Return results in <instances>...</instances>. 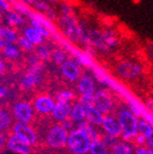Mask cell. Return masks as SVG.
<instances>
[{
  "label": "cell",
  "mask_w": 153,
  "mask_h": 154,
  "mask_svg": "<svg viewBox=\"0 0 153 154\" xmlns=\"http://www.w3.org/2000/svg\"><path fill=\"white\" fill-rule=\"evenodd\" d=\"M60 73L67 82H78L81 76V66L74 59H67L62 65H60Z\"/></svg>",
  "instance_id": "obj_11"
},
{
  "label": "cell",
  "mask_w": 153,
  "mask_h": 154,
  "mask_svg": "<svg viewBox=\"0 0 153 154\" xmlns=\"http://www.w3.org/2000/svg\"><path fill=\"white\" fill-rule=\"evenodd\" d=\"M5 71V62L3 60V58H1V60H0V72H1V74H3Z\"/></svg>",
  "instance_id": "obj_43"
},
{
  "label": "cell",
  "mask_w": 153,
  "mask_h": 154,
  "mask_svg": "<svg viewBox=\"0 0 153 154\" xmlns=\"http://www.w3.org/2000/svg\"><path fill=\"white\" fill-rule=\"evenodd\" d=\"M47 1L50 3V5H55V3L60 2V1H61V0H47Z\"/></svg>",
  "instance_id": "obj_44"
},
{
  "label": "cell",
  "mask_w": 153,
  "mask_h": 154,
  "mask_svg": "<svg viewBox=\"0 0 153 154\" xmlns=\"http://www.w3.org/2000/svg\"><path fill=\"white\" fill-rule=\"evenodd\" d=\"M104 33V42H105L106 46H107L109 49L111 48H116L119 45V40H118V36L116 34V32L111 29H106L103 31Z\"/></svg>",
  "instance_id": "obj_28"
},
{
  "label": "cell",
  "mask_w": 153,
  "mask_h": 154,
  "mask_svg": "<svg viewBox=\"0 0 153 154\" xmlns=\"http://www.w3.org/2000/svg\"><path fill=\"white\" fill-rule=\"evenodd\" d=\"M135 154H153V149L150 147H137L135 150Z\"/></svg>",
  "instance_id": "obj_37"
},
{
  "label": "cell",
  "mask_w": 153,
  "mask_h": 154,
  "mask_svg": "<svg viewBox=\"0 0 153 154\" xmlns=\"http://www.w3.org/2000/svg\"><path fill=\"white\" fill-rule=\"evenodd\" d=\"M8 138H9V136H7V135L5 134V132H1V134H0V146H1V147L7 146Z\"/></svg>",
  "instance_id": "obj_42"
},
{
  "label": "cell",
  "mask_w": 153,
  "mask_h": 154,
  "mask_svg": "<svg viewBox=\"0 0 153 154\" xmlns=\"http://www.w3.org/2000/svg\"><path fill=\"white\" fill-rule=\"evenodd\" d=\"M76 128L84 131L89 137H90V139L92 140V141H93V140L101 139V136H102V135L100 134V131L98 130V128H96L95 125L87 122L86 120H85L84 122H80V123H78V124H76Z\"/></svg>",
  "instance_id": "obj_22"
},
{
  "label": "cell",
  "mask_w": 153,
  "mask_h": 154,
  "mask_svg": "<svg viewBox=\"0 0 153 154\" xmlns=\"http://www.w3.org/2000/svg\"><path fill=\"white\" fill-rule=\"evenodd\" d=\"M89 40H90L91 45L95 49L100 51L102 54L109 53L110 49L106 46L105 42H104V33L100 29H90L89 30Z\"/></svg>",
  "instance_id": "obj_15"
},
{
  "label": "cell",
  "mask_w": 153,
  "mask_h": 154,
  "mask_svg": "<svg viewBox=\"0 0 153 154\" xmlns=\"http://www.w3.org/2000/svg\"><path fill=\"white\" fill-rule=\"evenodd\" d=\"M2 55L7 59H11V60H15L17 58L20 57L22 55V49L19 48V46L15 44H11L5 47L2 48Z\"/></svg>",
  "instance_id": "obj_26"
},
{
  "label": "cell",
  "mask_w": 153,
  "mask_h": 154,
  "mask_svg": "<svg viewBox=\"0 0 153 154\" xmlns=\"http://www.w3.org/2000/svg\"><path fill=\"white\" fill-rule=\"evenodd\" d=\"M8 96H9V89L5 85H1V87H0V97L3 100L7 99Z\"/></svg>",
  "instance_id": "obj_39"
},
{
  "label": "cell",
  "mask_w": 153,
  "mask_h": 154,
  "mask_svg": "<svg viewBox=\"0 0 153 154\" xmlns=\"http://www.w3.org/2000/svg\"><path fill=\"white\" fill-rule=\"evenodd\" d=\"M150 54H151V57H152V59H153V48L150 51Z\"/></svg>",
  "instance_id": "obj_45"
},
{
  "label": "cell",
  "mask_w": 153,
  "mask_h": 154,
  "mask_svg": "<svg viewBox=\"0 0 153 154\" xmlns=\"http://www.w3.org/2000/svg\"><path fill=\"white\" fill-rule=\"evenodd\" d=\"M70 118L72 119L76 124L84 122L86 120V106L84 104H81L79 101L74 102L72 104V109H71Z\"/></svg>",
  "instance_id": "obj_21"
},
{
  "label": "cell",
  "mask_w": 153,
  "mask_h": 154,
  "mask_svg": "<svg viewBox=\"0 0 153 154\" xmlns=\"http://www.w3.org/2000/svg\"><path fill=\"white\" fill-rule=\"evenodd\" d=\"M43 71L42 67H28L27 72L20 77L19 79V87L24 91H30L36 87L40 86L43 82Z\"/></svg>",
  "instance_id": "obj_5"
},
{
  "label": "cell",
  "mask_w": 153,
  "mask_h": 154,
  "mask_svg": "<svg viewBox=\"0 0 153 154\" xmlns=\"http://www.w3.org/2000/svg\"><path fill=\"white\" fill-rule=\"evenodd\" d=\"M79 95H94L96 92L95 78L89 74H83L77 82Z\"/></svg>",
  "instance_id": "obj_14"
},
{
  "label": "cell",
  "mask_w": 153,
  "mask_h": 154,
  "mask_svg": "<svg viewBox=\"0 0 153 154\" xmlns=\"http://www.w3.org/2000/svg\"><path fill=\"white\" fill-rule=\"evenodd\" d=\"M153 130V125L146 119H140L138 124V131L139 134H142L144 136H147L151 131Z\"/></svg>",
  "instance_id": "obj_32"
},
{
  "label": "cell",
  "mask_w": 153,
  "mask_h": 154,
  "mask_svg": "<svg viewBox=\"0 0 153 154\" xmlns=\"http://www.w3.org/2000/svg\"><path fill=\"white\" fill-rule=\"evenodd\" d=\"M142 66L134 61H120L116 66V73L118 76L126 80H134L142 74Z\"/></svg>",
  "instance_id": "obj_7"
},
{
  "label": "cell",
  "mask_w": 153,
  "mask_h": 154,
  "mask_svg": "<svg viewBox=\"0 0 153 154\" xmlns=\"http://www.w3.org/2000/svg\"><path fill=\"white\" fill-rule=\"evenodd\" d=\"M71 109H72V104L69 103H56L55 108L52 112V117L58 122H62L67 120L71 116Z\"/></svg>",
  "instance_id": "obj_18"
},
{
  "label": "cell",
  "mask_w": 153,
  "mask_h": 154,
  "mask_svg": "<svg viewBox=\"0 0 153 154\" xmlns=\"http://www.w3.org/2000/svg\"><path fill=\"white\" fill-rule=\"evenodd\" d=\"M25 15L19 13L18 11L10 10L8 12L3 13V19L5 22V26L12 27V28H20L25 24Z\"/></svg>",
  "instance_id": "obj_17"
},
{
  "label": "cell",
  "mask_w": 153,
  "mask_h": 154,
  "mask_svg": "<svg viewBox=\"0 0 153 154\" xmlns=\"http://www.w3.org/2000/svg\"><path fill=\"white\" fill-rule=\"evenodd\" d=\"M105 118L104 115L95 105L87 106L86 107V121L95 126H101Z\"/></svg>",
  "instance_id": "obj_19"
},
{
  "label": "cell",
  "mask_w": 153,
  "mask_h": 154,
  "mask_svg": "<svg viewBox=\"0 0 153 154\" xmlns=\"http://www.w3.org/2000/svg\"><path fill=\"white\" fill-rule=\"evenodd\" d=\"M69 133V131L65 130L61 125V123L52 125L46 133V144L52 149H62V148L67 147Z\"/></svg>",
  "instance_id": "obj_4"
},
{
  "label": "cell",
  "mask_w": 153,
  "mask_h": 154,
  "mask_svg": "<svg viewBox=\"0 0 153 154\" xmlns=\"http://www.w3.org/2000/svg\"><path fill=\"white\" fill-rule=\"evenodd\" d=\"M12 134L26 141L30 146H34L38 142V135L30 123L16 122L12 126Z\"/></svg>",
  "instance_id": "obj_8"
},
{
  "label": "cell",
  "mask_w": 153,
  "mask_h": 154,
  "mask_svg": "<svg viewBox=\"0 0 153 154\" xmlns=\"http://www.w3.org/2000/svg\"><path fill=\"white\" fill-rule=\"evenodd\" d=\"M146 138H147V146L153 149V130L147 135Z\"/></svg>",
  "instance_id": "obj_41"
},
{
  "label": "cell",
  "mask_w": 153,
  "mask_h": 154,
  "mask_svg": "<svg viewBox=\"0 0 153 154\" xmlns=\"http://www.w3.org/2000/svg\"><path fill=\"white\" fill-rule=\"evenodd\" d=\"M101 140L104 142V143L107 146L109 149H111V148L115 146L116 143L118 142V140H119V138L115 137V136H111V135H108V134H105V133H103V135L101 136Z\"/></svg>",
  "instance_id": "obj_33"
},
{
  "label": "cell",
  "mask_w": 153,
  "mask_h": 154,
  "mask_svg": "<svg viewBox=\"0 0 153 154\" xmlns=\"http://www.w3.org/2000/svg\"><path fill=\"white\" fill-rule=\"evenodd\" d=\"M92 140L83 130L75 128L69 133L67 147L73 154H89Z\"/></svg>",
  "instance_id": "obj_3"
},
{
  "label": "cell",
  "mask_w": 153,
  "mask_h": 154,
  "mask_svg": "<svg viewBox=\"0 0 153 154\" xmlns=\"http://www.w3.org/2000/svg\"><path fill=\"white\" fill-rule=\"evenodd\" d=\"M16 44L19 46V48L22 49V51H24V53H28V54L34 53V51H36V47L34 44H32L31 42L29 41L27 38H25L23 34L18 38Z\"/></svg>",
  "instance_id": "obj_31"
},
{
  "label": "cell",
  "mask_w": 153,
  "mask_h": 154,
  "mask_svg": "<svg viewBox=\"0 0 153 154\" xmlns=\"http://www.w3.org/2000/svg\"><path fill=\"white\" fill-rule=\"evenodd\" d=\"M78 101L85 106H92L94 105V95H79Z\"/></svg>",
  "instance_id": "obj_34"
},
{
  "label": "cell",
  "mask_w": 153,
  "mask_h": 154,
  "mask_svg": "<svg viewBox=\"0 0 153 154\" xmlns=\"http://www.w3.org/2000/svg\"><path fill=\"white\" fill-rule=\"evenodd\" d=\"M18 34L14 28L9 26H1L0 28V47H3L11 44H15L18 40Z\"/></svg>",
  "instance_id": "obj_16"
},
{
  "label": "cell",
  "mask_w": 153,
  "mask_h": 154,
  "mask_svg": "<svg viewBox=\"0 0 153 154\" xmlns=\"http://www.w3.org/2000/svg\"><path fill=\"white\" fill-rule=\"evenodd\" d=\"M133 142L137 147H144V146H147V138L142 134H138L135 137V139L133 140Z\"/></svg>",
  "instance_id": "obj_35"
},
{
  "label": "cell",
  "mask_w": 153,
  "mask_h": 154,
  "mask_svg": "<svg viewBox=\"0 0 153 154\" xmlns=\"http://www.w3.org/2000/svg\"><path fill=\"white\" fill-rule=\"evenodd\" d=\"M89 154H109V148L101 139L93 140L91 142Z\"/></svg>",
  "instance_id": "obj_29"
},
{
  "label": "cell",
  "mask_w": 153,
  "mask_h": 154,
  "mask_svg": "<svg viewBox=\"0 0 153 154\" xmlns=\"http://www.w3.org/2000/svg\"><path fill=\"white\" fill-rule=\"evenodd\" d=\"M0 9H1V12L5 13L8 11L11 10V2L10 0H0Z\"/></svg>",
  "instance_id": "obj_38"
},
{
  "label": "cell",
  "mask_w": 153,
  "mask_h": 154,
  "mask_svg": "<svg viewBox=\"0 0 153 154\" xmlns=\"http://www.w3.org/2000/svg\"><path fill=\"white\" fill-rule=\"evenodd\" d=\"M94 105L106 116L110 115V112L113 111L115 103L113 96L110 95L107 90L98 89L94 94Z\"/></svg>",
  "instance_id": "obj_9"
},
{
  "label": "cell",
  "mask_w": 153,
  "mask_h": 154,
  "mask_svg": "<svg viewBox=\"0 0 153 154\" xmlns=\"http://www.w3.org/2000/svg\"><path fill=\"white\" fill-rule=\"evenodd\" d=\"M13 117L16 120V122L22 123H30L34 118V107L32 104H30L27 101H18L15 102L12 106Z\"/></svg>",
  "instance_id": "obj_6"
},
{
  "label": "cell",
  "mask_w": 153,
  "mask_h": 154,
  "mask_svg": "<svg viewBox=\"0 0 153 154\" xmlns=\"http://www.w3.org/2000/svg\"><path fill=\"white\" fill-rule=\"evenodd\" d=\"M58 25L63 31L65 38L71 43L76 44L80 42L83 33V23H79L69 5H62L60 8V17L58 18Z\"/></svg>",
  "instance_id": "obj_1"
},
{
  "label": "cell",
  "mask_w": 153,
  "mask_h": 154,
  "mask_svg": "<svg viewBox=\"0 0 153 154\" xmlns=\"http://www.w3.org/2000/svg\"><path fill=\"white\" fill-rule=\"evenodd\" d=\"M60 123H61V125H62L67 131H69V132H71V131L74 130V128H76V123H75L71 118L67 119V120L62 121V122H60Z\"/></svg>",
  "instance_id": "obj_36"
},
{
  "label": "cell",
  "mask_w": 153,
  "mask_h": 154,
  "mask_svg": "<svg viewBox=\"0 0 153 154\" xmlns=\"http://www.w3.org/2000/svg\"><path fill=\"white\" fill-rule=\"evenodd\" d=\"M7 148L9 151L16 154H31L32 151V146L27 143L14 134H11L8 138Z\"/></svg>",
  "instance_id": "obj_12"
},
{
  "label": "cell",
  "mask_w": 153,
  "mask_h": 154,
  "mask_svg": "<svg viewBox=\"0 0 153 154\" xmlns=\"http://www.w3.org/2000/svg\"><path fill=\"white\" fill-rule=\"evenodd\" d=\"M13 118L14 117H13L12 112H10L9 110L3 108L0 110V130L1 132H5L11 128L13 123Z\"/></svg>",
  "instance_id": "obj_24"
},
{
  "label": "cell",
  "mask_w": 153,
  "mask_h": 154,
  "mask_svg": "<svg viewBox=\"0 0 153 154\" xmlns=\"http://www.w3.org/2000/svg\"><path fill=\"white\" fill-rule=\"evenodd\" d=\"M55 99L57 102L59 103H69L72 104L75 102L76 99V94L72 91V90L69 89H64V90H60L56 93Z\"/></svg>",
  "instance_id": "obj_25"
},
{
  "label": "cell",
  "mask_w": 153,
  "mask_h": 154,
  "mask_svg": "<svg viewBox=\"0 0 153 154\" xmlns=\"http://www.w3.org/2000/svg\"><path fill=\"white\" fill-rule=\"evenodd\" d=\"M23 35L25 38H27L29 41L31 42L32 44H34L36 46L41 45V44L44 43V40H45V36L42 34V32H40L36 28L32 26H28L24 29L23 31Z\"/></svg>",
  "instance_id": "obj_20"
},
{
  "label": "cell",
  "mask_w": 153,
  "mask_h": 154,
  "mask_svg": "<svg viewBox=\"0 0 153 154\" xmlns=\"http://www.w3.org/2000/svg\"><path fill=\"white\" fill-rule=\"evenodd\" d=\"M52 53H53V48L50 47L47 44H41V45H38L36 47V51H34V54L40 58L41 60L45 62V61L50 60V57H52Z\"/></svg>",
  "instance_id": "obj_27"
},
{
  "label": "cell",
  "mask_w": 153,
  "mask_h": 154,
  "mask_svg": "<svg viewBox=\"0 0 153 154\" xmlns=\"http://www.w3.org/2000/svg\"><path fill=\"white\" fill-rule=\"evenodd\" d=\"M67 60V56L63 49H60V48H55V49H53L52 57H50V61H52L54 64L62 65Z\"/></svg>",
  "instance_id": "obj_30"
},
{
  "label": "cell",
  "mask_w": 153,
  "mask_h": 154,
  "mask_svg": "<svg viewBox=\"0 0 153 154\" xmlns=\"http://www.w3.org/2000/svg\"><path fill=\"white\" fill-rule=\"evenodd\" d=\"M110 153L111 154H133L134 153V149L132 146L131 141H126V140L122 139L118 140L117 143L110 149Z\"/></svg>",
  "instance_id": "obj_23"
},
{
  "label": "cell",
  "mask_w": 153,
  "mask_h": 154,
  "mask_svg": "<svg viewBox=\"0 0 153 154\" xmlns=\"http://www.w3.org/2000/svg\"><path fill=\"white\" fill-rule=\"evenodd\" d=\"M144 104L147 110H148L149 112L153 113V99H148Z\"/></svg>",
  "instance_id": "obj_40"
},
{
  "label": "cell",
  "mask_w": 153,
  "mask_h": 154,
  "mask_svg": "<svg viewBox=\"0 0 153 154\" xmlns=\"http://www.w3.org/2000/svg\"><path fill=\"white\" fill-rule=\"evenodd\" d=\"M101 128L105 134L111 135V136H115L117 138L122 137V128L117 116L106 115Z\"/></svg>",
  "instance_id": "obj_13"
},
{
  "label": "cell",
  "mask_w": 153,
  "mask_h": 154,
  "mask_svg": "<svg viewBox=\"0 0 153 154\" xmlns=\"http://www.w3.org/2000/svg\"><path fill=\"white\" fill-rule=\"evenodd\" d=\"M117 118L122 128V139L133 141L139 134V117L135 115L129 107H123L117 111Z\"/></svg>",
  "instance_id": "obj_2"
},
{
  "label": "cell",
  "mask_w": 153,
  "mask_h": 154,
  "mask_svg": "<svg viewBox=\"0 0 153 154\" xmlns=\"http://www.w3.org/2000/svg\"><path fill=\"white\" fill-rule=\"evenodd\" d=\"M56 103L57 101L53 96L48 94H40L33 100L32 105H33L36 112H38L39 115H52Z\"/></svg>",
  "instance_id": "obj_10"
}]
</instances>
